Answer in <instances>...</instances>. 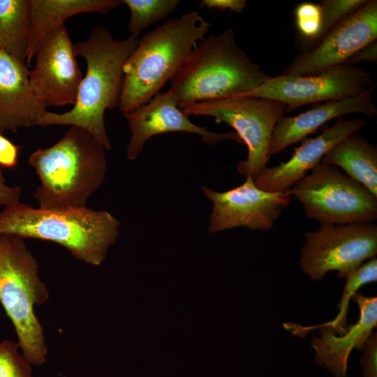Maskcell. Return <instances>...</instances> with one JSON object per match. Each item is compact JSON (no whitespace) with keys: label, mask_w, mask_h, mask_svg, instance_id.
<instances>
[{"label":"cell","mask_w":377,"mask_h":377,"mask_svg":"<svg viewBox=\"0 0 377 377\" xmlns=\"http://www.w3.org/2000/svg\"><path fill=\"white\" fill-rule=\"evenodd\" d=\"M139 38L129 36L115 39L101 25L96 26L89 38L75 45L77 56L82 57L87 72L80 82L77 100L64 113L46 112L39 125L77 126L90 133L106 150L112 145L106 133V110L119 107L124 84V66L136 47Z\"/></svg>","instance_id":"obj_1"},{"label":"cell","mask_w":377,"mask_h":377,"mask_svg":"<svg viewBox=\"0 0 377 377\" xmlns=\"http://www.w3.org/2000/svg\"><path fill=\"white\" fill-rule=\"evenodd\" d=\"M105 149L87 131L71 126L52 146L29 156L40 184L34 193L38 207L65 210L87 207L107 172Z\"/></svg>","instance_id":"obj_2"},{"label":"cell","mask_w":377,"mask_h":377,"mask_svg":"<svg viewBox=\"0 0 377 377\" xmlns=\"http://www.w3.org/2000/svg\"><path fill=\"white\" fill-rule=\"evenodd\" d=\"M212 24L195 10L166 20L139 38L124 66L119 108L131 112L149 101L175 76Z\"/></svg>","instance_id":"obj_3"},{"label":"cell","mask_w":377,"mask_h":377,"mask_svg":"<svg viewBox=\"0 0 377 377\" xmlns=\"http://www.w3.org/2000/svg\"><path fill=\"white\" fill-rule=\"evenodd\" d=\"M270 77L241 49L234 30L200 41L191 51L168 89L179 108L198 102L240 96Z\"/></svg>","instance_id":"obj_4"},{"label":"cell","mask_w":377,"mask_h":377,"mask_svg":"<svg viewBox=\"0 0 377 377\" xmlns=\"http://www.w3.org/2000/svg\"><path fill=\"white\" fill-rule=\"evenodd\" d=\"M119 226L110 212L87 207L51 210L19 202L0 212V234L54 242L75 258L96 266L118 238Z\"/></svg>","instance_id":"obj_5"},{"label":"cell","mask_w":377,"mask_h":377,"mask_svg":"<svg viewBox=\"0 0 377 377\" xmlns=\"http://www.w3.org/2000/svg\"><path fill=\"white\" fill-rule=\"evenodd\" d=\"M48 297L38 263L24 239L0 234V302L13 324L23 356L34 365L45 362L47 346L34 307Z\"/></svg>","instance_id":"obj_6"},{"label":"cell","mask_w":377,"mask_h":377,"mask_svg":"<svg viewBox=\"0 0 377 377\" xmlns=\"http://www.w3.org/2000/svg\"><path fill=\"white\" fill-rule=\"evenodd\" d=\"M188 115L213 117L232 127L248 148L246 160L237 171L254 181L267 168L273 130L286 112V105L274 100L247 96H232L198 102L182 109Z\"/></svg>","instance_id":"obj_7"},{"label":"cell","mask_w":377,"mask_h":377,"mask_svg":"<svg viewBox=\"0 0 377 377\" xmlns=\"http://www.w3.org/2000/svg\"><path fill=\"white\" fill-rule=\"evenodd\" d=\"M306 216L321 224L371 223L377 196L334 165L320 163L290 188Z\"/></svg>","instance_id":"obj_8"},{"label":"cell","mask_w":377,"mask_h":377,"mask_svg":"<svg viewBox=\"0 0 377 377\" xmlns=\"http://www.w3.org/2000/svg\"><path fill=\"white\" fill-rule=\"evenodd\" d=\"M376 253V225L321 224L317 230L305 233L300 266L312 280H320L334 270L346 278Z\"/></svg>","instance_id":"obj_9"},{"label":"cell","mask_w":377,"mask_h":377,"mask_svg":"<svg viewBox=\"0 0 377 377\" xmlns=\"http://www.w3.org/2000/svg\"><path fill=\"white\" fill-rule=\"evenodd\" d=\"M373 85L371 75L355 65L343 64L308 75L270 76L257 88L240 96L265 98L299 107L358 95Z\"/></svg>","instance_id":"obj_10"},{"label":"cell","mask_w":377,"mask_h":377,"mask_svg":"<svg viewBox=\"0 0 377 377\" xmlns=\"http://www.w3.org/2000/svg\"><path fill=\"white\" fill-rule=\"evenodd\" d=\"M202 190L213 204L208 227L212 233L239 227L268 230L288 207L292 197L290 189L279 192L263 191L256 186L251 177L226 191L219 192L205 186Z\"/></svg>","instance_id":"obj_11"},{"label":"cell","mask_w":377,"mask_h":377,"mask_svg":"<svg viewBox=\"0 0 377 377\" xmlns=\"http://www.w3.org/2000/svg\"><path fill=\"white\" fill-rule=\"evenodd\" d=\"M35 57L29 82L37 100L45 107L74 105L83 77L64 24L46 36Z\"/></svg>","instance_id":"obj_12"},{"label":"cell","mask_w":377,"mask_h":377,"mask_svg":"<svg viewBox=\"0 0 377 377\" xmlns=\"http://www.w3.org/2000/svg\"><path fill=\"white\" fill-rule=\"evenodd\" d=\"M377 39V1H368L333 27L312 50L296 57L283 71L308 75L345 64L357 51Z\"/></svg>","instance_id":"obj_13"},{"label":"cell","mask_w":377,"mask_h":377,"mask_svg":"<svg viewBox=\"0 0 377 377\" xmlns=\"http://www.w3.org/2000/svg\"><path fill=\"white\" fill-rule=\"evenodd\" d=\"M131 131L126 148V156L135 160L143 151L145 142L159 134L185 132L200 135L202 140L216 145L222 140L243 143L235 132L214 133L193 123L179 108L171 91L159 92L140 108L124 113Z\"/></svg>","instance_id":"obj_14"},{"label":"cell","mask_w":377,"mask_h":377,"mask_svg":"<svg viewBox=\"0 0 377 377\" xmlns=\"http://www.w3.org/2000/svg\"><path fill=\"white\" fill-rule=\"evenodd\" d=\"M365 124L362 119L337 118L330 127H325L318 136L305 139L295 149L290 158L272 168H266L254 183L259 188L268 192L290 190L321 163L324 155L348 135L357 133Z\"/></svg>","instance_id":"obj_15"},{"label":"cell","mask_w":377,"mask_h":377,"mask_svg":"<svg viewBox=\"0 0 377 377\" xmlns=\"http://www.w3.org/2000/svg\"><path fill=\"white\" fill-rule=\"evenodd\" d=\"M376 84L362 93L339 101H330L296 116H283L276 123L270 140L268 156L276 154L292 144L304 140L310 134L334 119L351 113H362L367 117L377 114L372 101Z\"/></svg>","instance_id":"obj_16"},{"label":"cell","mask_w":377,"mask_h":377,"mask_svg":"<svg viewBox=\"0 0 377 377\" xmlns=\"http://www.w3.org/2000/svg\"><path fill=\"white\" fill-rule=\"evenodd\" d=\"M45 108L31 90L26 65L0 47V133L38 126Z\"/></svg>","instance_id":"obj_17"},{"label":"cell","mask_w":377,"mask_h":377,"mask_svg":"<svg viewBox=\"0 0 377 377\" xmlns=\"http://www.w3.org/2000/svg\"><path fill=\"white\" fill-rule=\"evenodd\" d=\"M353 297L360 309L358 321L339 336L329 327H320V337L314 336L311 341L316 363L324 365L334 377H347L352 350H363L377 324V298L365 297L361 293H355Z\"/></svg>","instance_id":"obj_18"},{"label":"cell","mask_w":377,"mask_h":377,"mask_svg":"<svg viewBox=\"0 0 377 377\" xmlns=\"http://www.w3.org/2000/svg\"><path fill=\"white\" fill-rule=\"evenodd\" d=\"M122 3V0H29L27 64L35 57L46 36L68 18L84 13L105 14Z\"/></svg>","instance_id":"obj_19"},{"label":"cell","mask_w":377,"mask_h":377,"mask_svg":"<svg viewBox=\"0 0 377 377\" xmlns=\"http://www.w3.org/2000/svg\"><path fill=\"white\" fill-rule=\"evenodd\" d=\"M321 163L338 166L377 196V147L353 133L337 143Z\"/></svg>","instance_id":"obj_20"},{"label":"cell","mask_w":377,"mask_h":377,"mask_svg":"<svg viewBox=\"0 0 377 377\" xmlns=\"http://www.w3.org/2000/svg\"><path fill=\"white\" fill-rule=\"evenodd\" d=\"M29 0H0V47L27 65Z\"/></svg>","instance_id":"obj_21"},{"label":"cell","mask_w":377,"mask_h":377,"mask_svg":"<svg viewBox=\"0 0 377 377\" xmlns=\"http://www.w3.org/2000/svg\"><path fill=\"white\" fill-rule=\"evenodd\" d=\"M346 285L338 306L339 311L332 320L320 324L319 325L304 327L294 323H285L286 330L295 335L306 334L308 331L320 327H327L334 333L344 334L348 327L346 326V315L350 300L354 296L356 290L364 284L374 282L377 280V260L376 258L360 266L354 272L346 277Z\"/></svg>","instance_id":"obj_22"},{"label":"cell","mask_w":377,"mask_h":377,"mask_svg":"<svg viewBox=\"0 0 377 377\" xmlns=\"http://www.w3.org/2000/svg\"><path fill=\"white\" fill-rule=\"evenodd\" d=\"M130 10V36L139 38L141 32L166 18L179 5V0H122Z\"/></svg>","instance_id":"obj_23"},{"label":"cell","mask_w":377,"mask_h":377,"mask_svg":"<svg viewBox=\"0 0 377 377\" xmlns=\"http://www.w3.org/2000/svg\"><path fill=\"white\" fill-rule=\"evenodd\" d=\"M368 0H323L319 3L323 26L316 44L336 25L362 8Z\"/></svg>","instance_id":"obj_24"},{"label":"cell","mask_w":377,"mask_h":377,"mask_svg":"<svg viewBox=\"0 0 377 377\" xmlns=\"http://www.w3.org/2000/svg\"><path fill=\"white\" fill-rule=\"evenodd\" d=\"M297 29L301 37L316 43L323 26V15L319 3L302 2L295 9Z\"/></svg>","instance_id":"obj_25"},{"label":"cell","mask_w":377,"mask_h":377,"mask_svg":"<svg viewBox=\"0 0 377 377\" xmlns=\"http://www.w3.org/2000/svg\"><path fill=\"white\" fill-rule=\"evenodd\" d=\"M18 348L17 343L8 340L0 343V377H31L30 363Z\"/></svg>","instance_id":"obj_26"},{"label":"cell","mask_w":377,"mask_h":377,"mask_svg":"<svg viewBox=\"0 0 377 377\" xmlns=\"http://www.w3.org/2000/svg\"><path fill=\"white\" fill-rule=\"evenodd\" d=\"M360 359L364 377H377V334L372 333L364 346Z\"/></svg>","instance_id":"obj_27"},{"label":"cell","mask_w":377,"mask_h":377,"mask_svg":"<svg viewBox=\"0 0 377 377\" xmlns=\"http://www.w3.org/2000/svg\"><path fill=\"white\" fill-rule=\"evenodd\" d=\"M20 149L0 133V165L8 168L16 167Z\"/></svg>","instance_id":"obj_28"},{"label":"cell","mask_w":377,"mask_h":377,"mask_svg":"<svg viewBox=\"0 0 377 377\" xmlns=\"http://www.w3.org/2000/svg\"><path fill=\"white\" fill-rule=\"evenodd\" d=\"M21 188L18 186H10L6 184L3 171L0 169V205L5 207L20 202Z\"/></svg>","instance_id":"obj_29"},{"label":"cell","mask_w":377,"mask_h":377,"mask_svg":"<svg viewBox=\"0 0 377 377\" xmlns=\"http://www.w3.org/2000/svg\"><path fill=\"white\" fill-rule=\"evenodd\" d=\"M246 5V0H202L200 6L220 10H229L241 13Z\"/></svg>","instance_id":"obj_30"},{"label":"cell","mask_w":377,"mask_h":377,"mask_svg":"<svg viewBox=\"0 0 377 377\" xmlns=\"http://www.w3.org/2000/svg\"><path fill=\"white\" fill-rule=\"evenodd\" d=\"M370 61L376 63L377 61V42L376 40L369 43L364 47L357 51L353 54L345 64L354 65L360 61Z\"/></svg>","instance_id":"obj_31"}]
</instances>
